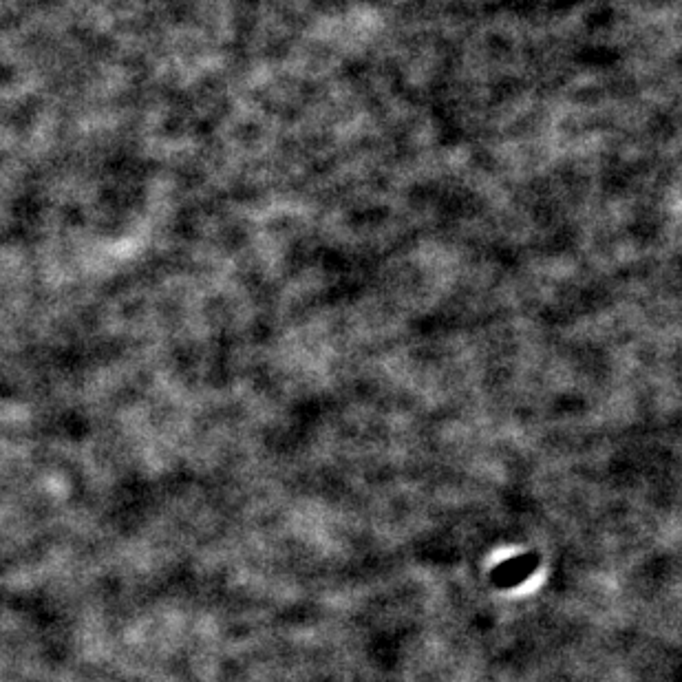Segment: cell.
I'll use <instances>...</instances> for the list:
<instances>
[{"label":"cell","instance_id":"1","mask_svg":"<svg viewBox=\"0 0 682 682\" xmlns=\"http://www.w3.org/2000/svg\"><path fill=\"white\" fill-rule=\"evenodd\" d=\"M535 566H537V557H526V559L519 557V559L504 563L502 568H497L493 574V579L499 585H515L521 579H526L528 574L535 570Z\"/></svg>","mask_w":682,"mask_h":682}]
</instances>
